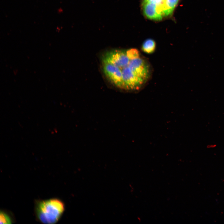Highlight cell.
Segmentation results:
<instances>
[{"instance_id": "6da1fadb", "label": "cell", "mask_w": 224, "mask_h": 224, "mask_svg": "<svg viewBox=\"0 0 224 224\" xmlns=\"http://www.w3.org/2000/svg\"><path fill=\"white\" fill-rule=\"evenodd\" d=\"M105 76L114 86L127 91L140 90L151 76V65L137 49H114L103 55Z\"/></svg>"}, {"instance_id": "7a4b0ae2", "label": "cell", "mask_w": 224, "mask_h": 224, "mask_svg": "<svg viewBox=\"0 0 224 224\" xmlns=\"http://www.w3.org/2000/svg\"><path fill=\"white\" fill-rule=\"evenodd\" d=\"M64 209V205L62 201L57 199H51L38 202L35 212L40 221L44 224H51L58 221Z\"/></svg>"}, {"instance_id": "3957f363", "label": "cell", "mask_w": 224, "mask_h": 224, "mask_svg": "<svg viewBox=\"0 0 224 224\" xmlns=\"http://www.w3.org/2000/svg\"><path fill=\"white\" fill-rule=\"evenodd\" d=\"M142 2L151 5L156 10L162 19L170 15L167 7V0H143Z\"/></svg>"}, {"instance_id": "277c9868", "label": "cell", "mask_w": 224, "mask_h": 224, "mask_svg": "<svg viewBox=\"0 0 224 224\" xmlns=\"http://www.w3.org/2000/svg\"><path fill=\"white\" fill-rule=\"evenodd\" d=\"M156 47L155 41L152 39H148L145 40L142 44L141 49L144 52L150 54L155 52Z\"/></svg>"}, {"instance_id": "5b68a950", "label": "cell", "mask_w": 224, "mask_h": 224, "mask_svg": "<svg viewBox=\"0 0 224 224\" xmlns=\"http://www.w3.org/2000/svg\"><path fill=\"white\" fill-rule=\"evenodd\" d=\"M179 1V0H167V7L170 15L173 12Z\"/></svg>"}, {"instance_id": "8992f818", "label": "cell", "mask_w": 224, "mask_h": 224, "mask_svg": "<svg viewBox=\"0 0 224 224\" xmlns=\"http://www.w3.org/2000/svg\"><path fill=\"white\" fill-rule=\"evenodd\" d=\"M0 222L1 224H10L12 223V221L9 216L3 211H1L0 212Z\"/></svg>"}]
</instances>
